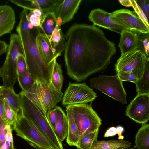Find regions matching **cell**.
<instances>
[{
    "label": "cell",
    "mask_w": 149,
    "mask_h": 149,
    "mask_svg": "<svg viewBox=\"0 0 149 149\" xmlns=\"http://www.w3.org/2000/svg\"><path fill=\"white\" fill-rule=\"evenodd\" d=\"M65 37L64 55L67 73L78 82L106 68L116 52L114 43L93 25L74 24Z\"/></svg>",
    "instance_id": "6da1fadb"
},
{
    "label": "cell",
    "mask_w": 149,
    "mask_h": 149,
    "mask_svg": "<svg viewBox=\"0 0 149 149\" xmlns=\"http://www.w3.org/2000/svg\"><path fill=\"white\" fill-rule=\"evenodd\" d=\"M119 2L122 5L127 7H132V3L130 0H119Z\"/></svg>",
    "instance_id": "bcb514c9"
},
{
    "label": "cell",
    "mask_w": 149,
    "mask_h": 149,
    "mask_svg": "<svg viewBox=\"0 0 149 149\" xmlns=\"http://www.w3.org/2000/svg\"><path fill=\"white\" fill-rule=\"evenodd\" d=\"M88 18L93 25L97 26L120 34L128 27L113 17L111 13L100 8L95 9L90 12Z\"/></svg>",
    "instance_id": "7c38bea8"
},
{
    "label": "cell",
    "mask_w": 149,
    "mask_h": 149,
    "mask_svg": "<svg viewBox=\"0 0 149 149\" xmlns=\"http://www.w3.org/2000/svg\"><path fill=\"white\" fill-rule=\"evenodd\" d=\"M4 86V89L0 97V100L6 102L17 117L22 115L19 94L15 93L14 88Z\"/></svg>",
    "instance_id": "d6986e66"
},
{
    "label": "cell",
    "mask_w": 149,
    "mask_h": 149,
    "mask_svg": "<svg viewBox=\"0 0 149 149\" xmlns=\"http://www.w3.org/2000/svg\"><path fill=\"white\" fill-rule=\"evenodd\" d=\"M117 134L116 128L111 127L109 128L105 133L104 136V137L113 136Z\"/></svg>",
    "instance_id": "60d3db41"
},
{
    "label": "cell",
    "mask_w": 149,
    "mask_h": 149,
    "mask_svg": "<svg viewBox=\"0 0 149 149\" xmlns=\"http://www.w3.org/2000/svg\"><path fill=\"white\" fill-rule=\"evenodd\" d=\"M17 80L22 91H26L30 89L33 85L35 79L32 76L28 69L26 73L24 75H18Z\"/></svg>",
    "instance_id": "f546056e"
},
{
    "label": "cell",
    "mask_w": 149,
    "mask_h": 149,
    "mask_svg": "<svg viewBox=\"0 0 149 149\" xmlns=\"http://www.w3.org/2000/svg\"><path fill=\"white\" fill-rule=\"evenodd\" d=\"M69 106L78 128L79 139L99 129L102 124V120L93 109L91 104Z\"/></svg>",
    "instance_id": "8992f818"
},
{
    "label": "cell",
    "mask_w": 149,
    "mask_h": 149,
    "mask_svg": "<svg viewBox=\"0 0 149 149\" xmlns=\"http://www.w3.org/2000/svg\"><path fill=\"white\" fill-rule=\"evenodd\" d=\"M12 129L15 131L17 136L25 140L37 149H56L37 128L22 114L17 117L16 123L13 126Z\"/></svg>",
    "instance_id": "52a82bcc"
},
{
    "label": "cell",
    "mask_w": 149,
    "mask_h": 149,
    "mask_svg": "<svg viewBox=\"0 0 149 149\" xmlns=\"http://www.w3.org/2000/svg\"><path fill=\"white\" fill-rule=\"evenodd\" d=\"M56 24L60 27L61 25H63V21L61 17H57L56 18Z\"/></svg>",
    "instance_id": "c3c4849f"
},
{
    "label": "cell",
    "mask_w": 149,
    "mask_h": 149,
    "mask_svg": "<svg viewBox=\"0 0 149 149\" xmlns=\"http://www.w3.org/2000/svg\"><path fill=\"white\" fill-rule=\"evenodd\" d=\"M1 68H0V77H1Z\"/></svg>",
    "instance_id": "f5cc1de1"
},
{
    "label": "cell",
    "mask_w": 149,
    "mask_h": 149,
    "mask_svg": "<svg viewBox=\"0 0 149 149\" xmlns=\"http://www.w3.org/2000/svg\"><path fill=\"white\" fill-rule=\"evenodd\" d=\"M91 86L100 91L123 104H127L126 93L122 81L117 74L114 76L100 75L90 79Z\"/></svg>",
    "instance_id": "ba28073f"
},
{
    "label": "cell",
    "mask_w": 149,
    "mask_h": 149,
    "mask_svg": "<svg viewBox=\"0 0 149 149\" xmlns=\"http://www.w3.org/2000/svg\"><path fill=\"white\" fill-rule=\"evenodd\" d=\"M117 73V75L122 81H127L135 83L138 79L135 75L130 72H118Z\"/></svg>",
    "instance_id": "836d02e7"
},
{
    "label": "cell",
    "mask_w": 149,
    "mask_h": 149,
    "mask_svg": "<svg viewBox=\"0 0 149 149\" xmlns=\"http://www.w3.org/2000/svg\"><path fill=\"white\" fill-rule=\"evenodd\" d=\"M125 115L142 124L149 120V93L137 94L127 107Z\"/></svg>",
    "instance_id": "8fae6325"
},
{
    "label": "cell",
    "mask_w": 149,
    "mask_h": 149,
    "mask_svg": "<svg viewBox=\"0 0 149 149\" xmlns=\"http://www.w3.org/2000/svg\"><path fill=\"white\" fill-rule=\"evenodd\" d=\"M54 60L49 82L56 89L61 91L62 89L63 78L61 65Z\"/></svg>",
    "instance_id": "484cf974"
},
{
    "label": "cell",
    "mask_w": 149,
    "mask_h": 149,
    "mask_svg": "<svg viewBox=\"0 0 149 149\" xmlns=\"http://www.w3.org/2000/svg\"><path fill=\"white\" fill-rule=\"evenodd\" d=\"M66 108L68 123L67 142L70 146L76 147L79 140V130L70 106H66Z\"/></svg>",
    "instance_id": "ffe728a7"
},
{
    "label": "cell",
    "mask_w": 149,
    "mask_h": 149,
    "mask_svg": "<svg viewBox=\"0 0 149 149\" xmlns=\"http://www.w3.org/2000/svg\"><path fill=\"white\" fill-rule=\"evenodd\" d=\"M3 104V101L0 100V118L4 116Z\"/></svg>",
    "instance_id": "7dc6e473"
},
{
    "label": "cell",
    "mask_w": 149,
    "mask_h": 149,
    "mask_svg": "<svg viewBox=\"0 0 149 149\" xmlns=\"http://www.w3.org/2000/svg\"><path fill=\"white\" fill-rule=\"evenodd\" d=\"M57 115L54 132L61 142L67 138L68 133V123L67 115L59 106H56Z\"/></svg>",
    "instance_id": "44dd1931"
},
{
    "label": "cell",
    "mask_w": 149,
    "mask_h": 149,
    "mask_svg": "<svg viewBox=\"0 0 149 149\" xmlns=\"http://www.w3.org/2000/svg\"><path fill=\"white\" fill-rule=\"evenodd\" d=\"M29 10L26 8L23 10L20 14V20L18 26L22 30L27 31L29 30L28 28L29 21L28 14Z\"/></svg>",
    "instance_id": "1f68e13d"
},
{
    "label": "cell",
    "mask_w": 149,
    "mask_h": 149,
    "mask_svg": "<svg viewBox=\"0 0 149 149\" xmlns=\"http://www.w3.org/2000/svg\"><path fill=\"white\" fill-rule=\"evenodd\" d=\"M5 127L6 130V141L14 142L12 133L13 129L12 126L10 124H6Z\"/></svg>",
    "instance_id": "ab89813d"
},
{
    "label": "cell",
    "mask_w": 149,
    "mask_h": 149,
    "mask_svg": "<svg viewBox=\"0 0 149 149\" xmlns=\"http://www.w3.org/2000/svg\"><path fill=\"white\" fill-rule=\"evenodd\" d=\"M116 128L117 134L118 136V139L119 140H123L124 138V136L122 135V133L124 131V128L120 126H118Z\"/></svg>",
    "instance_id": "f6af8a7d"
},
{
    "label": "cell",
    "mask_w": 149,
    "mask_h": 149,
    "mask_svg": "<svg viewBox=\"0 0 149 149\" xmlns=\"http://www.w3.org/2000/svg\"><path fill=\"white\" fill-rule=\"evenodd\" d=\"M137 33L138 35V45L137 50L140 51L147 58H149V34Z\"/></svg>",
    "instance_id": "f1b7e54d"
},
{
    "label": "cell",
    "mask_w": 149,
    "mask_h": 149,
    "mask_svg": "<svg viewBox=\"0 0 149 149\" xmlns=\"http://www.w3.org/2000/svg\"><path fill=\"white\" fill-rule=\"evenodd\" d=\"M147 59L149 58L137 50L122 54L115 65V70L116 72L132 73L139 79L143 74Z\"/></svg>",
    "instance_id": "9c48e42d"
},
{
    "label": "cell",
    "mask_w": 149,
    "mask_h": 149,
    "mask_svg": "<svg viewBox=\"0 0 149 149\" xmlns=\"http://www.w3.org/2000/svg\"><path fill=\"white\" fill-rule=\"evenodd\" d=\"M131 1L132 3V7H133L134 9L135 13H137L138 15L137 16L143 21L144 23L148 26L149 27L148 20L141 8L136 3V0H131Z\"/></svg>",
    "instance_id": "d590c367"
},
{
    "label": "cell",
    "mask_w": 149,
    "mask_h": 149,
    "mask_svg": "<svg viewBox=\"0 0 149 149\" xmlns=\"http://www.w3.org/2000/svg\"><path fill=\"white\" fill-rule=\"evenodd\" d=\"M28 68L24 55H19L17 62V71L18 75L22 76L25 74Z\"/></svg>",
    "instance_id": "d6a6232c"
},
{
    "label": "cell",
    "mask_w": 149,
    "mask_h": 149,
    "mask_svg": "<svg viewBox=\"0 0 149 149\" xmlns=\"http://www.w3.org/2000/svg\"><path fill=\"white\" fill-rule=\"evenodd\" d=\"M99 130L90 133L80 139L76 147L77 149H90L93 142L97 140Z\"/></svg>",
    "instance_id": "83f0119b"
},
{
    "label": "cell",
    "mask_w": 149,
    "mask_h": 149,
    "mask_svg": "<svg viewBox=\"0 0 149 149\" xmlns=\"http://www.w3.org/2000/svg\"><path fill=\"white\" fill-rule=\"evenodd\" d=\"M96 93L85 83L70 82L62 98V104L65 106L86 104L93 101Z\"/></svg>",
    "instance_id": "30bf717a"
},
{
    "label": "cell",
    "mask_w": 149,
    "mask_h": 149,
    "mask_svg": "<svg viewBox=\"0 0 149 149\" xmlns=\"http://www.w3.org/2000/svg\"><path fill=\"white\" fill-rule=\"evenodd\" d=\"M56 115L57 110L56 107L54 109L48 111L46 113L48 120L54 130L56 124Z\"/></svg>",
    "instance_id": "8d00e7d4"
},
{
    "label": "cell",
    "mask_w": 149,
    "mask_h": 149,
    "mask_svg": "<svg viewBox=\"0 0 149 149\" xmlns=\"http://www.w3.org/2000/svg\"><path fill=\"white\" fill-rule=\"evenodd\" d=\"M111 13L112 16L128 28L129 30L137 33L149 34L148 26L134 11L122 9Z\"/></svg>",
    "instance_id": "4fadbf2b"
},
{
    "label": "cell",
    "mask_w": 149,
    "mask_h": 149,
    "mask_svg": "<svg viewBox=\"0 0 149 149\" xmlns=\"http://www.w3.org/2000/svg\"><path fill=\"white\" fill-rule=\"evenodd\" d=\"M29 11L28 14L29 21L36 28L38 32L41 27L42 19L34 14L32 11Z\"/></svg>",
    "instance_id": "e575fe53"
},
{
    "label": "cell",
    "mask_w": 149,
    "mask_h": 149,
    "mask_svg": "<svg viewBox=\"0 0 149 149\" xmlns=\"http://www.w3.org/2000/svg\"><path fill=\"white\" fill-rule=\"evenodd\" d=\"M35 39L37 47L41 56L46 64L49 65L54 59L57 58L53 50L49 38L44 34L38 33Z\"/></svg>",
    "instance_id": "e0dca14e"
},
{
    "label": "cell",
    "mask_w": 149,
    "mask_h": 149,
    "mask_svg": "<svg viewBox=\"0 0 149 149\" xmlns=\"http://www.w3.org/2000/svg\"><path fill=\"white\" fill-rule=\"evenodd\" d=\"M56 25V18L54 13H46L42 21L41 27L38 33H43L50 37Z\"/></svg>",
    "instance_id": "d4e9b609"
},
{
    "label": "cell",
    "mask_w": 149,
    "mask_h": 149,
    "mask_svg": "<svg viewBox=\"0 0 149 149\" xmlns=\"http://www.w3.org/2000/svg\"></svg>",
    "instance_id": "db71d44e"
},
{
    "label": "cell",
    "mask_w": 149,
    "mask_h": 149,
    "mask_svg": "<svg viewBox=\"0 0 149 149\" xmlns=\"http://www.w3.org/2000/svg\"><path fill=\"white\" fill-rule=\"evenodd\" d=\"M23 93L41 112L47 111L55 107L62 98L63 93L56 89L49 82L35 79L33 86Z\"/></svg>",
    "instance_id": "277c9868"
},
{
    "label": "cell",
    "mask_w": 149,
    "mask_h": 149,
    "mask_svg": "<svg viewBox=\"0 0 149 149\" xmlns=\"http://www.w3.org/2000/svg\"><path fill=\"white\" fill-rule=\"evenodd\" d=\"M14 10L10 6H0V37L10 33L15 23Z\"/></svg>",
    "instance_id": "2e32d148"
},
{
    "label": "cell",
    "mask_w": 149,
    "mask_h": 149,
    "mask_svg": "<svg viewBox=\"0 0 149 149\" xmlns=\"http://www.w3.org/2000/svg\"><path fill=\"white\" fill-rule=\"evenodd\" d=\"M30 10L32 11L34 14L38 17L42 19V21L46 13L41 10L38 9H32Z\"/></svg>",
    "instance_id": "7bdbcfd3"
},
{
    "label": "cell",
    "mask_w": 149,
    "mask_h": 149,
    "mask_svg": "<svg viewBox=\"0 0 149 149\" xmlns=\"http://www.w3.org/2000/svg\"><path fill=\"white\" fill-rule=\"evenodd\" d=\"M4 89V86H0V97L2 94Z\"/></svg>",
    "instance_id": "f907efd6"
},
{
    "label": "cell",
    "mask_w": 149,
    "mask_h": 149,
    "mask_svg": "<svg viewBox=\"0 0 149 149\" xmlns=\"http://www.w3.org/2000/svg\"><path fill=\"white\" fill-rule=\"evenodd\" d=\"M0 149H15L14 142H10L5 141L4 143L1 146Z\"/></svg>",
    "instance_id": "b9f144b4"
},
{
    "label": "cell",
    "mask_w": 149,
    "mask_h": 149,
    "mask_svg": "<svg viewBox=\"0 0 149 149\" xmlns=\"http://www.w3.org/2000/svg\"><path fill=\"white\" fill-rule=\"evenodd\" d=\"M23 116L31 122L56 149H64L49 123L46 114L41 112L21 91L19 94Z\"/></svg>",
    "instance_id": "3957f363"
},
{
    "label": "cell",
    "mask_w": 149,
    "mask_h": 149,
    "mask_svg": "<svg viewBox=\"0 0 149 149\" xmlns=\"http://www.w3.org/2000/svg\"><path fill=\"white\" fill-rule=\"evenodd\" d=\"M35 27L31 23L29 22L28 25V29L31 30V29H33Z\"/></svg>",
    "instance_id": "681fc988"
},
{
    "label": "cell",
    "mask_w": 149,
    "mask_h": 149,
    "mask_svg": "<svg viewBox=\"0 0 149 149\" xmlns=\"http://www.w3.org/2000/svg\"><path fill=\"white\" fill-rule=\"evenodd\" d=\"M8 45L4 41L0 40V55L6 52Z\"/></svg>",
    "instance_id": "ee69618b"
},
{
    "label": "cell",
    "mask_w": 149,
    "mask_h": 149,
    "mask_svg": "<svg viewBox=\"0 0 149 149\" xmlns=\"http://www.w3.org/2000/svg\"><path fill=\"white\" fill-rule=\"evenodd\" d=\"M5 62L1 68L3 86L13 88L17 80V62L19 55H24L21 41L17 34H12L6 51Z\"/></svg>",
    "instance_id": "5b68a950"
},
{
    "label": "cell",
    "mask_w": 149,
    "mask_h": 149,
    "mask_svg": "<svg viewBox=\"0 0 149 149\" xmlns=\"http://www.w3.org/2000/svg\"><path fill=\"white\" fill-rule=\"evenodd\" d=\"M119 47L121 55L137 50L138 45V35L136 33L128 30H123Z\"/></svg>",
    "instance_id": "ac0fdd59"
},
{
    "label": "cell",
    "mask_w": 149,
    "mask_h": 149,
    "mask_svg": "<svg viewBox=\"0 0 149 149\" xmlns=\"http://www.w3.org/2000/svg\"><path fill=\"white\" fill-rule=\"evenodd\" d=\"M130 142L123 140H97L94 141L90 149H125L132 146Z\"/></svg>",
    "instance_id": "603a6c76"
},
{
    "label": "cell",
    "mask_w": 149,
    "mask_h": 149,
    "mask_svg": "<svg viewBox=\"0 0 149 149\" xmlns=\"http://www.w3.org/2000/svg\"><path fill=\"white\" fill-rule=\"evenodd\" d=\"M3 101L4 118L6 123L13 126L17 122V116L6 102Z\"/></svg>",
    "instance_id": "4dcf8cb0"
},
{
    "label": "cell",
    "mask_w": 149,
    "mask_h": 149,
    "mask_svg": "<svg viewBox=\"0 0 149 149\" xmlns=\"http://www.w3.org/2000/svg\"><path fill=\"white\" fill-rule=\"evenodd\" d=\"M135 147L137 149H149V124H142L135 136Z\"/></svg>",
    "instance_id": "cb8c5ba5"
},
{
    "label": "cell",
    "mask_w": 149,
    "mask_h": 149,
    "mask_svg": "<svg viewBox=\"0 0 149 149\" xmlns=\"http://www.w3.org/2000/svg\"><path fill=\"white\" fill-rule=\"evenodd\" d=\"M6 124L3 116L0 118V148L6 141Z\"/></svg>",
    "instance_id": "f35d334b"
},
{
    "label": "cell",
    "mask_w": 149,
    "mask_h": 149,
    "mask_svg": "<svg viewBox=\"0 0 149 149\" xmlns=\"http://www.w3.org/2000/svg\"><path fill=\"white\" fill-rule=\"evenodd\" d=\"M136 147L135 146H131L129 147L128 148H127L125 149H135Z\"/></svg>",
    "instance_id": "816d5d0a"
},
{
    "label": "cell",
    "mask_w": 149,
    "mask_h": 149,
    "mask_svg": "<svg viewBox=\"0 0 149 149\" xmlns=\"http://www.w3.org/2000/svg\"><path fill=\"white\" fill-rule=\"evenodd\" d=\"M137 4L140 7L145 15L148 20L149 19V0H136Z\"/></svg>",
    "instance_id": "74e56055"
},
{
    "label": "cell",
    "mask_w": 149,
    "mask_h": 149,
    "mask_svg": "<svg viewBox=\"0 0 149 149\" xmlns=\"http://www.w3.org/2000/svg\"><path fill=\"white\" fill-rule=\"evenodd\" d=\"M49 38L53 52L57 58L64 51L66 42L65 36L63 33L61 27L56 25Z\"/></svg>",
    "instance_id": "7402d4cb"
},
{
    "label": "cell",
    "mask_w": 149,
    "mask_h": 149,
    "mask_svg": "<svg viewBox=\"0 0 149 149\" xmlns=\"http://www.w3.org/2000/svg\"><path fill=\"white\" fill-rule=\"evenodd\" d=\"M82 1V0H59L54 12L56 17L62 19L63 25L71 21Z\"/></svg>",
    "instance_id": "5bb4252c"
},
{
    "label": "cell",
    "mask_w": 149,
    "mask_h": 149,
    "mask_svg": "<svg viewBox=\"0 0 149 149\" xmlns=\"http://www.w3.org/2000/svg\"><path fill=\"white\" fill-rule=\"evenodd\" d=\"M135 83L137 94L149 93V59L146 60L142 76Z\"/></svg>",
    "instance_id": "4316f807"
},
{
    "label": "cell",
    "mask_w": 149,
    "mask_h": 149,
    "mask_svg": "<svg viewBox=\"0 0 149 149\" xmlns=\"http://www.w3.org/2000/svg\"><path fill=\"white\" fill-rule=\"evenodd\" d=\"M59 0H9L11 3L29 10L38 9L44 13L54 12Z\"/></svg>",
    "instance_id": "9a60e30c"
},
{
    "label": "cell",
    "mask_w": 149,
    "mask_h": 149,
    "mask_svg": "<svg viewBox=\"0 0 149 149\" xmlns=\"http://www.w3.org/2000/svg\"><path fill=\"white\" fill-rule=\"evenodd\" d=\"M17 34L21 43L28 69L35 79L49 82L55 59L47 65L41 56L31 30L24 31L17 26Z\"/></svg>",
    "instance_id": "7a4b0ae2"
}]
</instances>
